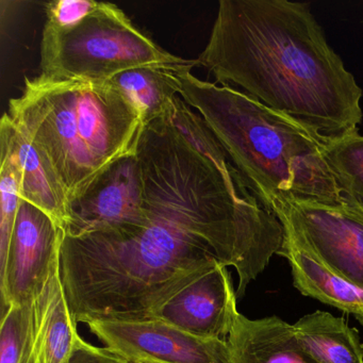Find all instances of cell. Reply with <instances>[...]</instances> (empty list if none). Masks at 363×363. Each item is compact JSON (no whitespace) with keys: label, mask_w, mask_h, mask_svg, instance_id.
Returning <instances> with one entry per match:
<instances>
[{"label":"cell","mask_w":363,"mask_h":363,"mask_svg":"<svg viewBox=\"0 0 363 363\" xmlns=\"http://www.w3.org/2000/svg\"><path fill=\"white\" fill-rule=\"evenodd\" d=\"M223 86H239L326 142L357 133L362 89L328 43L309 4L220 0L196 59Z\"/></svg>","instance_id":"2"},{"label":"cell","mask_w":363,"mask_h":363,"mask_svg":"<svg viewBox=\"0 0 363 363\" xmlns=\"http://www.w3.org/2000/svg\"><path fill=\"white\" fill-rule=\"evenodd\" d=\"M182 69L193 67H135L118 74L110 82L135 104L146 125L167 113L176 97L180 95L177 71Z\"/></svg>","instance_id":"16"},{"label":"cell","mask_w":363,"mask_h":363,"mask_svg":"<svg viewBox=\"0 0 363 363\" xmlns=\"http://www.w3.org/2000/svg\"><path fill=\"white\" fill-rule=\"evenodd\" d=\"M0 145L11 152L22 175L21 197L37 206L65 229L69 201L52 165L12 122L7 112L0 123Z\"/></svg>","instance_id":"12"},{"label":"cell","mask_w":363,"mask_h":363,"mask_svg":"<svg viewBox=\"0 0 363 363\" xmlns=\"http://www.w3.org/2000/svg\"><path fill=\"white\" fill-rule=\"evenodd\" d=\"M272 212L320 262L363 289V209L340 203L286 201Z\"/></svg>","instance_id":"6"},{"label":"cell","mask_w":363,"mask_h":363,"mask_svg":"<svg viewBox=\"0 0 363 363\" xmlns=\"http://www.w3.org/2000/svg\"><path fill=\"white\" fill-rule=\"evenodd\" d=\"M178 69L179 96L205 121L250 190L272 212L286 201L340 203L326 141L299 121L242 91Z\"/></svg>","instance_id":"3"},{"label":"cell","mask_w":363,"mask_h":363,"mask_svg":"<svg viewBox=\"0 0 363 363\" xmlns=\"http://www.w3.org/2000/svg\"><path fill=\"white\" fill-rule=\"evenodd\" d=\"M62 235L52 216L22 199L7 256L0 264L1 311L33 299L60 254Z\"/></svg>","instance_id":"9"},{"label":"cell","mask_w":363,"mask_h":363,"mask_svg":"<svg viewBox=\"0 0 363 363\" xmlns=\"http://www.w3.org/2000/svg\"><path fill=\"white\" fill-rule=\"evenodd\" d=\"M28 303L10 306L1 311L0 363H21Z\"/></svg>","instance_id":"19"},{"label":"cell","mask_w":363,"mask_h":363,"mask_svg":"<svg viewBox=\"0 0 363 363\" xmlns=\"http://www.w3.org/2000/svg\"><path fill=\"white\" fill-rule=\"evenodd\" d=\"M226 265L218 263L182 289L150 318L203 339L227 341L239 311Z\"/></svg>","instance_id":"10"},{"label":"cell","mask_w":363,"mask_h":363,"mask_svg":"<svg viewBox=\"0 0 363 363\" xmlns=\"http://www.w3.org/2000/svg\"><path fill=\"white\" fill-rule=\"evenodd\" d=\"M227 344L235 363H318L299 345L293 325L278 316L238 314Z\"/></svg>","instance_id":"14"},{"label":"cell","mask_w":363,"mask_h":363,"mask_svg":"<svg viewBox=\"0 0 363 363\" xmlns=\"http://www.w3.org/2000/svg\"><path fill=\"white\" fill-rule=\"evenodd\" d=\"M0 264L5 261L18 218L22 175L7 147L0 145Z\"/></svg>","instance_id":"18"},{"label":"cell","mask_w":363,"mask_h":363,"mask_svg":"<svg viewBox=\"0 0 363 363\" xmlns=\"http://www.w3.org/2000/svg\"><path fill=\"white\" fill-rule=\"evenodd\" d=\"M67 363H135L127 360L124 357L116 354L108 350L107 347H97L84 341L79 340L75 352L72 354Z\"/></svg>","instance_id":"21"},{"label":"cell","mask_w":363,"mask_h":363,"mask_svg":"<svg viewBox=\"0 0 363 363\" xmlns=\"http://www.w3.org/2000/svg\"><path fill=\"white\" fill-rule=\"evenodd\" d=\"M282 228L284 243L279 255L290 263L295 288L305 296L352 314L363 326V289L333 273L289 229Z\"/></svg>","instance_id":"13"},{"label":"cell","mask_w":363,"mask_h":363,"mask_svg":"<svg viewBox=\"0 0 363 363\" xmlns=\"http://www.w3.org/2000/svg\"><path fill=\"white\" fill-rule=\"evenodd\" d=\"M60 271V254L29 301L23 339V363H67L79 340Z\"/></svg>","instance_id":"11"},{"label":"cell","mask_w":363,"mask_h":363,"mask_svg":"<svg viewBox=\"0 0 363 363\" xmlns=\"http://www.w3.org/2000/svg\"><path fill=\"white\" fill-rule=\"evenodd\" d=\"M324 152L344 199L363 209V135L326 142Z\"/></svg>","instance_id":"17"},{"label":"cell","mask_w":363,"mask_h":363,"mask_svg":"<svg viewBox=\"0 0 363 363\" xmlns=\"http://www.w3.org/2000/svg\"><path fill=\"white\" fill-rule=\"evenodd\" d=\"M94 0H55L45 5V27L55 30H67L82 23L99 7Z\"/></svg>","instance_id":"20"},{"label":"cell","mask_w":363,"mask_h":363,"mask_svg":"<svg viewBox=\"0 0 363 363\" xmlns=\"http://www.w3.org/2000/svg\"><path fill=\"white\" fill-rule=\"evenodd\" d=\"M147 222L143 177L137 152L110 165L77 199L69 203L63 233H126Z\"/></svg>","instance_id":"7"},{"label":"cell","mask_w":363,"mask_h":363,"mask_svg":"<svg viewBox=\"0 0 363 363\" xmlns=\"http://www.w3.org/2000/svg\"><path fill=\"white\" fill-rule=\"evenodd\" d=\"M299 345L318 363H363V343L358 331L342 318L318 311L294 325Z\"/></svg>","instance_id":"15"},{"label":"cell","mask_w":363,"mask_h":363,"mask_svg":"<svg viewBox=\"0 0 363 363\" xmlns=\"http://www.w3.org/2000/svg\"><path fill=\"white\" fill-rule=\"evenodd\" d=\"M135 152L146 224L62 235L61 278L76 324L147 320L218 263L235 267L242 297L281 250V223L182 97L144 126Z\"/></svg>","instance_id":"1"},{"label":"cell","mask_w":363,"mask_h":363,"mask_svg":"<svg viewBox=\"0 0 363 363\" xmlns=\"http://www.w3.org/2000/svg\"><path fill=\"white\" fill-rule=\"evenodd\" d=\"M138 363H156V362H138Z\"/></svg>","instance_id":"22"},{"label":"cell","mask_w":363,"mask_h":363,"mask_svg":"<svg viewBox=\"0 0 363 363\" xmlns=\"http://www.w3.org/2000/svg\"><path fill=\"white\" fill-rule=\"evenodd\" d=\"M148 65H199L157 45L113 4L101 3L88 18L67 30L44 26L40 63L43 77L108 82L123 72Z\"/></svg>","instance_id":"5"},{"label":"cell","mask_w":363,"mask_h":363,"mask_svg":"<svg viewBox=\"0 0 363 363\" xmlns=\"http://www.w3.org/2000/svg\"><path fill=\"white\" fill-rule=\"evenodd\" d=\"M86 325L105 347L131 362L235 363L227 341L203 339L156 318Z\"/></svg>","instance_id":"8"},{"label":"cell","mask_w":363,"mask_h":363,"mask_svg":"<svg viewBox=\"0 0 363 363\" xmlns=\"http://www.w3.org/2000/svg\"><path fill=\"white\" fill-rule=\"evenodd\" d=\"M8 116L58 176L69 203L118 159L137 150L144 122L111 82L25 79Z\"/></svg>","instance_id":"4"}]
</instances>
